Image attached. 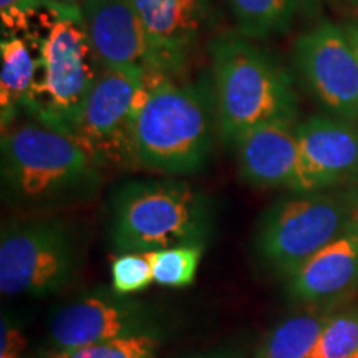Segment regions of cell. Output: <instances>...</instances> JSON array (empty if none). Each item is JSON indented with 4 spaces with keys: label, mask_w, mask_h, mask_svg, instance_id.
I'll list each match as a JSON object with an SVG mask.
<instances>
[{
    "label": "cell",
    "mask_w": 358,
    "mask_h": 358,
    "mask_svg": "<svg viewBox=\"0 0 358 358\" xmlns=\"http://www.w3.org/2000/svg\"><path fill=\"white\" fill-rule=\"evenodd\" d=\"M219 138L211 71L198 77L151 71L145 75L134 111L136 168L192 176L208 168Z\"/></svg>",
    "instance_id": "obj_1"
},
{
    "label": "cell",
    "mask_w": 358,
    "mask_h": 358,
    "mask_svg": "<svg viewBox=\"0 0 358 358\" xmlns=\"http://www.w3.org/2000/svg\"><path fill=\"white\" fill-rule=\"evenodd\" d=\"M2 196L13 208L52 211L92 201L103 168L69 134L37 122L13 123L0 140Z\"/></svg>",
    "instance_id": "obj_2"
},
{
    "label": "cell",
    "mask_w": 358,
    "mask_h": 358,
    "mask_svg": "<svg viewBox=\"0 0 358 358\" xmlns=\"http://www.w3.org/2000/svg\"><path fill=\"white\" fill-rule=\"evenodd\" d=\"M219 138L234 148L264 123H295L299 95L290 71L275 55L237 32H224L208 47Z\"/></svg>",
    "instance_id": "obj_3"
},
{
    "label": "cell",
    "mask_w": 358,
    "mask_h": 358,
    "mask_svg": "<svg viewBox=\"0 0 358 358\" xmlns=\"http://www.w3.org/2000/svg\"><path fill=\"white\" fill-rule=\"evenodd\" d=\"M110 241L120 252L208 243L213 203L181 179H129L111 192Z\"/></svg>",
    "instance_id": "obj_4"
},
{
    "label": "cell",
    "mask_w": 358,
    "mask_h": 358,
    "mask_svg": "<svg viewBox=\"0 0 358 358\" xmlns=\"http://www.w3.org/2000/svg\"><path fill=\"white\" fill-rule=\"evenodd\" d=\"M50 15L47 32L38 40L37 75L24 113L73 138L101 65L90 47L80 8Z\"/></svg>",
    "instance_id": "obj_5"
},
{
    "label": "cell",
    "mask_w": 358,
    "mask_h": 358,
    "mask_svg": "<svg viewBox=\"0 0 358 358\" xmlns=\"http://www.w3.org/2000/svg\"><path fill=\"white\" fill-rule=\"evenodd\" d=\"M355 217L358 186L295 192L272 203L259 217L254 252L272 272L289 277L337 239Z\"/></svg>",
    "instance_id": "obj_6"
},
{
    "label": "cell",
    "mask_w": 358,
    "mask_h": 358,
    "mask_svg": "<svg viewBox=\"0 0 358 358\" xmlns=\"http://www.w3.org/2000/svg\"><path fill=\"white\" fill-rule=\"evenodd\" d=\"M83 239L60 216L12 219L0 236V290L10 297H50L77 279Z\"/></svg>",
    "instance_id": "obj_7"
},
{
    "label": "cell",
    "mask_w": 358,
    "mask_h": 358,
    "mask_svg": "<svg viewBox=\"0 0 358 358\" xmlns=\"http://www.w3.org/2000/svg\"><path fill=\"white\" fill-rule=\"evenodd\" d=\"M164 334V319L150 303L128 299L105 287L88 290L57 308L48 322V345L55 352Z\"/></svg>",
    "instance_id": "obj_8"
},
{
    "label": "cell",
    "mask_w": 358,
    "mask_h": 358,
    "mask_svg": "<svg viewBox=\"0 0 358 358\" xmlns=\"http://www.w3.org/2000/svg\"><path fill=\"white\" fill-rule=\"evenodd\" d=\"M146 71L103 69L85 103L73 138L103 168L138 169L134 111Z\"/></svg>",
    "instance_id": "obj_9"
},
{
    "label": "cell",
    "mask_w": 358,
    "mask_h": 358,
    "mask_svg": "<svg viewBox=\"0 0 358 358\" xmlns=\"http://www.w3.org/2000/svg\"><path fill=\"white\" fill-rule=\"evenodd\" d=\"M292 65L327 113L358 118V53L345 25L320 20L299 35Z\"/></svg>",
    "instance_id": "obj_10"
},
{
    "label": "cell",
    "mask_w": 358,
    "mask_h": 358,
    "mask_svg": "<svg viewBox=\"0 0 358 358\" xmlns=\"http://www.w3.org/2000/svg\"><path fill=\"white\" fill-rule=\"evenodd\" d=\"M301 163L294 192L358 186V118L312 115L295 123Z\"/></svg>",
    "instance_id": "obj_11"
},
{
    "label": "cell",
    "mask_w": 358,
    "mask_h": 358,
    "mask_svg": "<svg viewBox=\"0 0 358 358\" xmlns=\"http://www.w3.org/2000/svg\"><path fill=\"white\" fill-rule=\"evenodd\" d=\"M80 17L103 69L159 71L153 45L129 0H85Z\"/></svg>",
    "instance_id": "obj_12"
},
{
    "label": "cell",
    "mask_w": 358,
    "mask_h": 358,
    "mask_svg": "<svg viewBox=\"0 0 358 358\" xmlns=\"http://www.w3.org/2000/svg\"><path fill=\"white\" fill-rule=\"evenodd\" d=\"M153 45L161 73L186 75L211 20V0H129Z\"/></svg>",
    "instance_id": "obj_13"
},
{
    "label": "cell",
    "mask_w": 358,
    "mask_h": 358,
    "mask_svg": "<svg viewBox=\"0 0 358 358\" xmlns=\"http://www.w3.org/2000/svg\"><path fill=\"white\" fill-rule=\"evenodd\" d=\"M232 150L239 176L249 186L295 191L301 163L295 123H264L243 134Z\"/></svg>",
    "instance_id": "obj_14"
},
{
    "label": "cell",
    "mask_w": 358,
    "mask_h": 358,
    "mask_svg": "<svg viewBox=\"0 0 358 358\" xmlns=\"http://www.w3.org/2000/svg\"><path fill=\"white\" fill-rule=\"evenodd\" d=\"M287 279L289 295L301 302H334L352 294L358 287V217Z\"/></svg>",
    "instance_id": "obj_15"
},
{
    "label": "cell",
    "mask_w": 358,
    "mask_h": 358,
    "mask_svg": "<svg viewBox=\"0 0 358 358\" xmlns=\"http://www.w3.org/2000/svg\"><path fill=\"white\" fill-rule=\"evenodd\" d=\"M37 75V55L22 34L0 40V124L6 131L19 122Z\"/></svg>",
    "instance_id": "obj_16"
},
{
    "label": "cell",
    "mask_w": 358,
    "mask_h": 358,
    "mask_svg": "<svg viewBox=\"0 0 358 358\" xmlns=\"http://www.w3.org/2000/svg\"><path fill=\"white\" fill-rule=\"evenodd\" d=\"M334 313L324 307L282 320L268 332L256 358H307Z\"/></svg>",
    "instance_id": "obj_17"
},
{
    "label": "cell",
    "mask_w": 358,
    "mask_h": 358,
    "mask_svg": "<svg viewBox=\"0 0 358 358\" xmlns=\"http://www.w3.org/2000/svg\"><path fill=\"white\" fill-rule=\"evenodd\" d=\"M236 22V32L259 40L285 34L306 7L303 0H222Z\"/></svg>",
    "instance_id": "obj_18"
},
{
    "label": "cell",
    "mask_w": 358,
    "mask_h": 358,
    "mask_svg": "<svg viewBox=\"0 0 358 358\" xmlns=\"http://www.w3.org/2000/svg\"><path fill=\"white\" fill-rule=\"evenodd\" d=\"M204 248L203 244H189L146 252L153 268V280L164 287L191 285L196 279Z\"/></svg>",
    "instance_id": "obj_19"
},
{
    "label": "cell",
    "mask_w": 358,
    "mask_h": 358,
    "mask_svg": "<svg viewBox=\"0 0 358 358\" xmlns=\"http://www.w3.org/2000/svg\"><path fill=\"white\" fill-rule=\"evenodd\" d=\"M358 352V308L334 313L307 358H352Z\"/></svg>",
    "instance_id": "obj_20"
},
{
    "label": "cell",
    "mask_w": 358,
    "mask_h": 358,
    "mask_svg": "<svg viewBox=\"0 0 358 358\" xmlns=\"http://www.w3.org/2000/svg\"><path fill=\"white\" fill-rule=\"evenodd\" d=\"M159 343L155 337L120 338L55 352L50 358H156Z\"/></svg>",
    "instance_id": "obj_21"
},
{
    "label": "cell",
    "mask_w": 358,
    "mask_h": 358,
    "mask_svg": "<svg viewBox=\"0 0 358 358\" xmlns=\"http://www.w3.org/2000/svg\"><path fill=\"white\" fill-rule=\"evenodd\" d=\"M111 289L120 295L145 290L153 280V268L146 252H123L111 259Z\"/></svg>",
    "instance_id": "obj_22"
},
{
    "label": "cell",
    "mask_w": 358,
    "mask_h": 358,
    "mask_svg": "<svg viewBox=\"0 0 358 358\" xmlns=\"http://www.w3.org/2000/svg\"><path fill=\"white\" fill-rule=\"evenodd\" d=\"M50 0H0L2 35L24 34L38 10H47Z\"/></svg>",
    "instance_id": "obj_23"
},
{
    "label": "cell",
    "mask_w": 358,
    "mask_h": 358,
    "mask_svg": "<svg viewBox=\"0 0 358 358\" xmlns=\"http://www.w3.org/2000/svg\"><path fill=\"white\" fill-rule=\"evenodd\" d=\"M27 350H29V342L25 335L8 317H3L0 358H27Z\"/></svg>",
    "instance_id": "obj_24"
},
{
    "label": "cell",
    "mask_w": 358,
    "mask_h": 358,
    "mask_svg": "<svg viewBox=\"0 0 358 358\" xmlns=\"http://www.w3.org/2000/svg\"><path fill=\"white\" fill-rule=\"evenodd\" d=\"M85 0H50V7H48V12H64V10H71V8H80Z\"/></svg>",
    "instance_id": "obj_25"
},
{
    "label": "cell",
    "mask_w": 358,
    "mask_h": 358,
    "mask_svg": "<svg viewBox=\"0 0 358 358\" xmlns=\"http://www.w3.org/2000/svg\"><path fill=\"white\" fill-rule=\"evenodd\" d=\"M347 32L350 35L353 45H355L357 53H358V22H350V24H345Z\"/></svg>",
    "instance_id": "obj_26"
},
{
    "label": "cell",
    "mask_w": 358,
    "mask_h": 358,
    "mask_svg": "<svg viewBox=\"0 0 358 358\" xmlns=\"http://www.w3.org/2000/svg\"><path fill=\"white\" fill-rule=\"evenodd\" d=\"M192 358H237V357L222 355V353H214V355H203V357H192Z\"/></svg>",
    "instance_id": "obj_27"
},
{
    "label": "cell",
    "mask_w": 358,
    "mask_h": 358,
    "mask_svg": "<svg viewBox=\"0 0 358 358\" xmlns=\"http://www.w3.org/2000/svg\"><path fill=\"white\" fill-rule=\"evenodd\" d=\"M322 0H303V3H306V8H312L315 6H319Z\"/></svg>",
    "instance_id": "obj_28"
},
{
    "label": "cell",
    "mask_w": 358,
    "mask_h": 358,
    "mask_svg": "<svg viewBox=\"0 0 358 358\" xmlns=\"http://www.w3.org/2000/svg\"><path fill=\"white\" fill-rule=\"evenodd\" d=\"M350 2L353 3V6H355V7L358 8V0H350Z\"/></svg>",
    "instance_id": "obj_29"
},
{
    "label": "cell",
    "mask_w": 358,
    "mask_h": 358,
    "mask_svg": "<svg viewBox=\"0 0 358 358\" xmlns=\"http://www.w3.org/2000/svg\"><path fill=\"white\" fill-rule=\"evenodd\" d=\"M352 358H358V352H357V353H355V355H353Z\"/></svg>",
    "instance_id": "obj_30"
}]
</instances>
